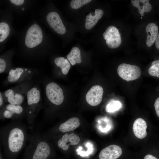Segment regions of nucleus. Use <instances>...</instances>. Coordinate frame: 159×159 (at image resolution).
Masks as SVG:
<instances>
[{
  "mask_svg": "<svg viewBox=\"0 0 159 159\" xmlns=\"http://www.w3.org/2000/svg\"><path fill=\"white\" fill-rule=\"evenodd\" d=\"M5 138L4 146L11 153H18L22 148L25 143V134L21 127L14 126L7 131Z\"/></svg>",
  "mask_w": 159,
  "mask_h": 159,
  "instance_id": "nucleus-1",
  "label": "nucleus"
},
{
  "mask_svg": "<svg viewBox=\"0 0 159 159\" xmlns=\"http://www.w3.org/2000/svg\"><path fill=\"white\" fill-rule=\"evenodd\" d=\"M26 112L29 119L36 116L42 106L40 91L39 88L34 86L28 90L26 94Z\"/></svg>",
  "mask_w": 159,
  "mask_h": 159,
  "instance_id": "nucleus-2",
  "label": "nucleus"
},
{
  "mask_svg": "<svg viewBox=\"0 0 159 159\" xmlns=\"http://www.w3.org/2000/svg\"><path fill=\"white\" fill-rule=\"evenodd\" d=\"M117 72L121 78L127 82L138 79L141 74L139 67L126 63L120 64L117 68Z\"/></svg>",
  "mask_w": 159,
  "mask_h": 159,
  "instance_id": "nucleus-3",
  "label": "nucleus"
},
{
  "mask_svg": "<svg viewBox=\"0 0 159 159\" xmlns=\"http://www.w3.org/2000/svg\"><path fill=\"white\" fill-rule=\"evenodd\" d=\"M45 93L47 99L52 103L59 105L63 102L64 100L63 90L56 83L52 82L48 83L45 86Z\"/></svg>",
  "mask_w": 159,
  "mask_h": 159,
  "instance_id": "nucleus-4",
  "label": "nucleus"
},
{
  "mask_svg": "<svg viewBox=\"0 0 159 159\" xmlns=\"http://www.w3.org/2000/svg\"><path fill=\"white\" fill-rule=\"evenodd\" d=\"M43 34L39 26L34 24L28 29L25 38V44L29 48H32L40 44L42 39Z\"/></svg>",
  "mask_w": 159,
  "mask_h": 159,
  "instance_id": "nucleus-5",
  "label": "nucleus"
},
{
  "mask_svg": "<svg viewBox=\"0 0 159 159\" xmlns=\"http://www.w3.org/2000/svg\"><path fill=\"white\" fill-rule=\"evenodd\" d=\"M18 86L7 90L2 94L3 98L9 104L21 105L25 96L24 90Z\"/></svg>",
  "mask_w": 159,
  "mask_h": 159,
  "instance_id": "nucleus-6",
  "label": "nucleus"
},
{
  "mask_svg": "<svg viewBox=\"0 0 159 159\" xmlns=\"http://www.w3.org/2000/svg\"><path fill=\"white\" fill-rule=\"evenodd\" d=\"M103 36L106 40V44L111 49L117 48L121 43L120 34L118 29L114 26H108L103 33Z\"/></svg>",
  "mask_w": 159,
  "mask_h": 159,
  "instance_id": "nucleus-7",
  "label": "nucleus"
},
{
  "mask_svg": "<svg viewBox=\"0 0 159 159\" xmlns=\"http://www.w3.org/2000/svg\"><path fill=\"white\" fill-rule=\"evenodd\" d=\"M32 72L27 69L17 67L10 70L6 81L8 83H18L32 76Z\"/></svg>",
  "mask_w": 159,
  "mask_h": 159,
  "instance_id": "nucleus-8",
  "label": "nucleus"
},
{
  "mask_svg": "<svg viewBox=\"0 0 159 159\" xmlns=\"http://www.w3.org/2000/svg\"><path fill=\"white\" fill-rule=\"evenodd\" d=\"M102 87L99 85L92 87L87 93L85 99L87 102L90 105L96 106L102 102L103 93Z\"/></svg>",
  "mask_w": 159,
  "mask_h": 159,
  "instance_id": "nucleus-9",
  "label": "nucleus"
},
{
  "mask_svg": "<svg viewBox=\"0 0 159 159\" xmlns=\"http://www.w3.org/2000/svg\"><path fill=\"white\" fill-rule=\"evenodd\" d=\"M35 143L32 159H47L51 152L49 144L46 141L41 139L38 140Z\"/></svg>",
  "mask_w": 159,
  "mask_h": 159,
  "instance_id": "nucleus-10",
  "label": "nucleus"
},
{
  "mask_svg": "<svg viewBox=\"0 0 159 159\" xmlns=\"http://www.w3.org/2000/svg\"><path fill=\"white\" fill-rule=\"evenodd\" d=\"M47 21L50 26L57 33L63 34L66 30L62 20L58 14L55 12H51L46 17Z\"/></svg>",
  "mask_w": 159,
  "mask_h": 159,
  "instance_id": "nucleus-11",
  "label": "nucleus"
},
{
  "mask_svg": "<svg viewBox=\"0 0 159 159\" xmlns=\"http://www.w3.org/2000/svg\"><path fill=\"white\" fill-rule=\"evenodd\" d=\"M122 153L121 148L119 146L112 145L103 149L99 155V159H117Z\"/></svg>",
  "mask_w": 159,
  "mask_h": 159,
  "instance_id": "nucleus-12",
  "label": "nucleus"
},
{
  "mask_svg": "<svg viewBox=\"0 0 159 159\" xmlns=\"http://www.w3.org/2000/svg\"><path fill=\"white\" fill-rule=\"evenodd\" d=\"M80 140L79 137L75 133H71L69 135L66 133L58 141L57 145L63 150H67L68 149L69 145H76L79 142Z\"/></svg>",
  "mask_w": 159,
  "mask_h": 159,
  "instance_id": "nucleus-13",
  "label": "nucleus"
},
{
  "mask_svg": "<svg viewBox=\"0 0 159 159\" xmlns=\"http://www.w3.org/2000/svg\"><path fill=\"white\" fill-rule=\"evenodd\" d=\"M147 123L144 119L140 118L136 119L132 126L133 132L135 136L140 139L145 138L147 135Z\"/></svg>",
  "mask_w": 159,
  "mask_h": 159,
  "instance_id": "nucleus-14",
  "label": "nucleus"
},
{
  "mask_svg": "<svg viewBox=\"0 0 159 159\" xmlns=\"http://www.w3.org/2000/svg\"><path fill=\"white\" fill-rule=\"evenodd\" d=\"M23 111V108L21 105L9 103L3 108V116L6 118H10L14 116L21 115Z\"/></svg>",
  "mask_w": 159,
  "mask_h": 159,
  "instance_id": "nucleus-15",
  "label": "nucleus"
},
{
  "mask_svg": "<svg viewBox=\"0 0 159 159\" xmlns=\"http://www.w3.org/2000/svg\"><path fill=\"white\" fill-rule=\"evenodd\" d=\"M158 26L153 23L148 24L146 28L147 34L146 40L147 46L151 47L155 41L158 36Z\"/></svg>",
  "mask_w": 159,
  "mask_h": 159,
  "instance_id": "nucleus-16",
  "label": "nucleus"
},
{
  "mask_svg": "<svg viewBox=\"0 0 159 159\" xmlns=\"http://www.w3.org/2000/svg\"><path fill=\"white\" fill-rule=\"evenodd\" d=\"M80 125V120L78 118L72 117L61 124L59 126V130L62 132H68L77 128Z\"/></svg>",
  "mask_w": 159,
  "mask_h": 159,
  "instance_id": "nucleus-17",
  "label": "nucleus"
},
{
  "mask_svg": "<svg viewBox=\"0 0 159 159\" xmlns=\"http://www.w3.org/2000/svg\"><path fill=\"white\" fill-rule=\"evenodd\" d=\"M95 14L94 16L92 15L91 13L87 16L85 20V27L87 29H91L96 24L103 16V11L101 9H96L95 11Z\"/></svg>",
  "mask_w": 159,
  "mask_h": 159,
  "instance_id": "nucleus-18",
  "label": "nucleus"
},
{
  "mask_svg": "<svg viewBox=\"0 0 159 159\" xmlns=\"http://www.w3.org/2000/svg\"><path fill=\"white\" fill-rule=\"evenodd\" d=\"M67 58L72 65L76 63L79 64L82 62L80 51L77 47L72 48L70 52L67 54Z\"/></svg>",
  "mask_w": 159,
  "mask_h": 159,
  "instance_id": "nucleus-19",
  "label": "nucleus"
},
{
  "mask_svg": "<svg viewBox=\"0 0 159 159\" xmlns=\"http://www.w3.org/2000/svg\"><path fill=\"white\" fill-rule=\"evenodd\" d=\"M55 64L61 68L63 74H67L70 68V64L68 61L63 57H59L56 58L54 60Z\"/></svg>",
  "mask_w": 159,
  "mask_h": 159,
  "instance_id": "nucleus-20",
  "label": "nucleus"
},
{
  "mask_svg": "<svg viewBox=\"0 0 159 159\" xmlns=\"http://www.w3.org/2000/svg\"><path fill=\"white\" fill-rule=\"evenodd\" d=\"M122 107V104L120 101L112 100L107 105L106 110L108 112H113L119 110Z\"/></svg>",
  "mask_w": 159,
  "mask_h": 159,
  "instance_id": "nucleus-21",
  "label": "nucleus"
},
{
  "mask_svg": "<svg viewBox=\"0 0 159 159\" xmlns=\"http://www.w3.org/2000/svg\"><path fill=\"white\" fill-rule=\"evenodd\" d=\"M10 28L9 25L5 22L0 23V42L3 41L9 35Z\"/></svg>",
  "mask_w": 159,
  "mask_h": 159,
  "instance_id": "nucleus-22",
  "label": "nucleus"
},
{
  "mask_svg": "<svg viewBox=\"0 0 159 159\" xmlns=\"http://www.w3.org/2000/svg\"><path fill=\"white\" fill-rule=\"evenodd\" d=\"M91 1V0H73L70 2V6L72 8L77 9Z\"/></svg>",
  "mask_w": 159,
  "mask_h": 159,
  "instance_id": "nucleus-23",
  "label": "nucleus"
},
{
  "mask_svg": "<svg viewBox=\"0 0 159 159\" xmlns=\"http://www.w3.org/2000/svg\"><path fill=\"white\" fill-rule=\"evenodd\" d=\"M131 1L133 6L138 9L139 12L140 14H144L145 12V2L142 3V5L141 6L140 4V0H132Z\"/></svg>",
  "mask_w": 159,
  "mask_h": 159,
  "instance_id": "nucleus-24",
  "label": "nucleus"
},
{
  "mask_svg": "<svg viewBox=\"0 0 159 159\" xmlns=\"http://www.w3.org/2000/svg\"><path fill=\"white\" fill-rule=\"evenodd\" d=\"M149 74L151 76L158 77L159 75V68L154 65L151 66L148 70Z\"/></svg>",
  "mask_w": 159,
  "mask_h": 159,
  "instance_id": "nucleus-25",
  "label": "nucleus"
},
{
  "mask_svg": "<svg viewBox=\"0 0 159 159\" xmlns=\"http://www.w3.org/2000/svg\"><path fill=\"white\" fill-rule=\"evenodd\" d=\"M6 65L5 61L2 59L0 58V73L5 72L6 70Z\"/></svg>",
  "mask_w": 159,
  "mask_h": 159,
  "instance_id": "nucleus-26",
  "label": "nucleus"
},
{
  "mask_svg": "<svg viewBox=\"0 0 159 159\" xmlns=\"http://www.w3.org/2000/svg\"><path fill=\"white\" fill-rule=\"evenodd\" d=\"M154 107L157 116L159 117V97L155 101Z\"/></svg>",
  "mask_w": 159,
  "mask_h": 159,
  "instance_id": "nucleus-27",
  "label": "nucleus"
},
{
  "mask_svg": "<svg viewBox=\"0 0 159 159\" xmlns=\"http://www.w3.org/2000/svg\"><path fill=\"white\" fill-rule=\"evenodd\" d=\"M11 2L13 4L18 6L22 4L24 2V0H11Z\"/></svg>",
  "mask_w": 159,
  "mask_h": 159,
  "instance_id": "nucleus-28",
  "label": "nucleus"
},
{
  "mask_svg": "<svg viewBox=\"0 0 159 159\" xmlns=\"http://www.w3.org/2000/svg\"><path fill=\"white\" fill-rule=\"evenodd\" d=\"M145 12L148 13L150 12L152 9V6L149 3H145Z\"/></svg>",
  "mask_w": 159,
  "mask_h": 159,
  "instance_id": "nucleus-29",
  "label": "nucleus"
},
{
  "mask_svg": "<svg viewBox=\"0 0 159 159\" xmlns=\"http://www.w3.org/2000/svg\"><path fill=\"white\" fill-rule=\"evenodd\" d=\"M143 159H158L156 157L150 154L146 155L144 157Z\"/></svg>",
  "mask_w": 159,
  "mask_h": 159,
  "instance_id": "nucleus-30",
  "label": "nucleus"
},
{
  "mask_svg": "<svg viewBox=\"0 0 159 159\" xmlns=\"http://www.w3.org/2000/svg\"><path fill=\"white\" fill-rule=\"evenodd\" d=\"M4 98L2 93L0 92V106L1 108L4 105Z\"/></svg>",
  "mask_w": 159,
  "mask_h": 159,
  "instance_id": "nucleus-31",
  "label": "nucleus"
},
{
  "mask_svg": "<svg viewBox=\"0 0 159 159\" xmlns=\"http://www.w3.org/2000/svg\"><path fill=\"white\" fill-rule=\"evenodd\" d=\"M152 65H154L156 67L159 68V60L153 61L151 64V66Z\"/></svg>",
  "mask_w": 159,
  "mask_h": 159,
  "instance_id": "nucleus-32",
  "label": "nucleus"
},
{
  "mask_svg": "<svg viewBox=\"0 0 159 159\" xmlns=\"http://www.w3.org/2000/svg\"><path fill=\"white\" fill-rule=\"evenodd\" d=\"M155 46L156 48L159 50V33L158 34L157 38L155 41Z\"/></svg>",
  "mask_w": 159,
  "mask_h": 159,
  "instance_id": "nucleus-33",
  "label": "nucleus"
},
{
  "mask_svg": "<svg viewBox=\"0 0 159 159\" xmlns=\"http://www.w3.org/2000/svg\"><path fill=\"white\" fill-rule=\"evenodd\" d=\"M144 16V14H141V16Z\"/></svg>",
  "mask_w": 159,
  "mask_h": 159,
  "instance_id": "nucleus-34",
  "label": "nucleus"
},
{
  "mask_svg": "<svg viewBox=\"0 0 159 159\" xmlns=\"http://www.w3.org/2000/svg\"><path fill=\"white\" fill-rule=\"evenodd\" d=\"M22 10H24V8H22Z\"/></svg>",
  "mask_w": 159,
  "mask_h": 159,
  "instance_id": "nucleus-35",
  "label": "nucleus"
},
{
  "mask_svg": "<svg viewBox=\"0 0 159 159\" xmlns=\"http://www.w3.org/2000/svg\"><path fill=\"white\" fill-rule=\"evenodd\" d=\"M141 19H143L142 17H141Z\"/></svg>",
  "mask_w": 159,
  "mask_h": 159,
  "instance_id": "nucleus-36",
  "label": "nucleus"
}]
</instances>
